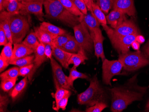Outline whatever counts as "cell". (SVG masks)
<instances>
[{
    "mask_svg": "<svg viewBox=\"0 0 149 112\" xmlns=\"http://www.w3.org/2000/svg\"><path fill=\"white\" fill-rule=\"evenodd\" d=\"M132 80L133 79H131L130 81L125 85L110 89L112 96L111 110L112 112H122L133 102L140 101L143 98L146 88L135 85Z\"/></svg>",
    "mask_w": 149,
    "mask_h": 112,
    "instance_id": "6da1fadb",
    "label": "cell"
},
{
    "mask_svg": "<svg viewBox=\"0 0 149 112\" xmlns=\"http://www.w3.org/2000/svg\"><path fill=\"white\" fill-rule=\"evenodd\" d=\"M43 6L47 18L58 20L72 28L81 22L79 17L68 11L58 0H45Z\"/></svg>",
    "mask_w": 149,
    "mask_h": 112,
    "instance_id": "7a4b0ae2",
    "label": "cell"
},
{
    "mask_svg": "<svg viewBox=\"0 0 149 112\" xmlns=\"http://www.w3.org/2000/svg\"><path fill=\"white\" fill-rule=\"evenodd\" d=\"M105 99L104 90L100 86L97 76L90 80L89 87L84 92L78 94L79 104L92 106L99 102H104Z\"/></svg>",
    "mask_w": 149,
    "mask_h": 112,
    "instance_id": "3957f363",
    "label": "cell"
},
{
    "mask_svg": "<svg viewBox=\"0 0 149 112\" xmlns=\"http://www.w3.org/2000/svg\"><path fill=\"white\" fill-rule=\"evenodd\" d=\"M13 44L21 43L30 31V25L26 16H12L10 21Z\"/></svg>",
    "mask_w": 149,
    "mask_h": 112,
    "instance_id": "277c9868",
    "label": "cell"
},
{
    "mask_svg": "<svg viewBox=\"0 0 149 112\" xmlns=\"http://www.w3.org/2000/svg\"><path fill=\"white\" fill-rule=\"evenodd\" d=\"M118 60L128 71H135L149 64L146 56L139 51L120 54Z\"/></svg>",
    "mask_w": 149,
    "mask_h": 112,
    "instance_id": "5b68a950",
    "label": "cell"
},
{
    "mask_svg": "<svg viewBox=\"0 0 149 112\" xmlns=\"http://www.w3.org/2000/svg\"><path fill=\"white\" fill-rule=\"evenodd\" d=\"M109 39L132 35H139L136 25L132 20H125L115 29H112L107 25L101 24Z\"/></svg>",
    "mask_w": 149,
    "mask_h": 112,
    "instance_id": "8992f818",
    "label": "cell"
},
{
    "mask_svg": "<svg viewBox=\"0 0 149 112\" xmlns=\"http://www.w3.org/2000/svg\"><path fill=\"white\" fill-rule=\"evenodd\" d=\"M74 37L84 50L92 52L93 50V41L88 29L84 22L75 26L73 28Z\"/></svg>",
    "mask_w": 149,
    "mask_h": 112,
    "instance_id": "52a82bcc",
    "label": "cell"
},
{
    "mask_svg": "<svg viewBox=\"0 0 149 112\" xmlns=\"http://www.w3.org/2000/svg\"><path fill=\"white\" fill-rule=\"evenodd\" d=\"M102 62L103 81L104 84L111 86V79L120 74L123 67V64L119 60L109 61L106 58Z\"/></svg>",
    "mask_w": 149,
    "mask_h": 112,
    "instance_id": "ba28073f",
    "label": "cell"
},
{
    "mask_svg": "<svg viewBox=\"0 0 149 112\" xmlns=\"http://www.w3.org/2000/svg\"><path fill=\"white\" fill-rule=\"evenodd\" d=\"M51 61V64L53 74L54 81L56 88L61 87L70 91H74L68 84V77L63 72L61 66L55 61V59L52 58Z\"/></svg>",
    "mask_w": 149,
    "mask_h": 112,
    "instance_id": "9c48e42d",
    "label": "cell"
},
{
    "mask_svg": "<svg viewBox=\"0 0 149 112\" xmlns=\"http://www.w3.org/2000/svg\"><path fill=\"white\" fill-rule=\"evenodd\" d=\"M22 2L23 6L20 12V15L27 16L33 14L36 16L40 21L42 22L44 21L43 17H45V15L43 12V1Z\"/></svg>",
    "mask_w": 149,
    "mask_h": 112,
    "instance_id": "30bf717a",
    "label": "cell"
},
{
    "mask_svg": "<svg viewBox=\"0 0 149 112\" xmlns=\"http://www.w3.org/2000/svg\"><path fill=\"white\" fill-rule=\"evenodd\" d=\"M137 35H129L122 37L111 38L110 41L114 48L120 54H123L129 51L131 44L136 40Z\"/></svg>",
    "mask_w": 149,
    "mask_h": 112,
    "instance_id": "8fae6325",
    "label": "cell"
},
{
    "mask_svg": "<svg viewBox=\"0 0 149 112\" xmlns=\"http://www.w3.org/2000/svg\"><path fill=\"white\" fill-rule=\"evenodd\" d=\"M93 41L95 55L97 58H101L103 61L105 58L103 48V41L104 40V37L102 34L100 28H96L93 32L90 33Z\"/></svg>",
    "mask_w": 149,
    "mask_h": 112,
    "instance_id": "7c38bea8",
    "label": "cell"
},
{
    "mask_svg": "<svg viewBox=\"0 0 149 112\" xmlns=\"http://www.w3.org/2000/svg\"><path fill=\"white\" fill-rule=\"evenodd\" d=\"M34 53L35 54V59L33 61L34 66L30 74L27 76L29 81H31L36 71L40 67L42 64L47 61V58H48L45 55V44L43 43L40 42V44Z\"/></svg>",
    "mask_w": 149,
    "mask_h": 112,
    "instance_id": "4fadbf2b",
    "label": "cell"
},
{
    "mask_svg": "<svg viewBox=\"0 0 149 112\" xmlns=\"http://www.w3.org/2000/svg\"><path fill=\"white\" fill-rule=\"evenodd\" d=\"M113 10H117L124 13L130 16L135 15L134 0H114Z\"/></svg>",
    "mask_w": 149,
    "mask_h": 112,
    "instance_id": "5bb4252c",
    "label": "cell"
},
{
    "mask_svg": "<svg viewBox=\"0 0 149 112\" xmlns=\"http://www.w3.org/2000/svg\"><path fill=\"white\" fill-rule=\"evenodd\" d=\"M107 24L115 29L120 25L126 20V15L124 13L117 10H112L106 17Z\"/></svg>",
    "mask_w": 149,
    "mask_h": 112,
    "instance_id": "9a60e30c",
    "label": "cell"
},
{
    "mask_svg": "<svg viewBox=\"0 0 149 112\" xmlns=\"http://www.w3.org/2000/svg\"><path fill=\"white\" fill-rule=\"evenodd\" d=\"M52 48L53 56L65 69H69L68 62L72 53L66 51L55 46H52Z\"/></svg>",
    "mask_w": 149,
    "mask_h": 112,
    "instance_id": "2e32d148",
    "label": "cell"
},
{
    "mask_svg": "<svg viewBox=\"0 0 149 112\" xmlns=\"http://www.w3.org/2000/svg\"><path fill=\"white\" fill-rule=\"evenodd\" d=\"M33 53L34 51L32 49L27 47L22 42L13 44V54L10 63L31 55Z\"/></svg>",
    "mask_w": 149,
    "mask_h": 112,
    "instance_id": "e0dca14e",
    "label": "cell"
},
{
    "mask_svg": "<svg viewBox=\"0 0 149 112\" xmlns=\"http://www.w3.org/2000/svg\"><path fill=\"white\" fill-rule=\"evenodd\" d=\"M12 16H13L12 15L6 11L1 12L0 26L4 30L9 42L13 43L10 25V21Z\"/></svg>",
    "mask_w": 149,
    "mask_h": 112,
    "instance_id": "ac0fdd59",
    "label": "cell"
},
{
    "mask_svg": "<svg viewBox=\"0 0 149 112\" xmlns=\"http://www.w3.org/2000/svg\"><path fill=\"white\" fill-rule=\"evenodd\" d=\"M39 26L42 29L47 32L54 38L58 36L63 35L67 33L65 30L49 22H42L41 23H40Z\"/></svg>",
    "mask_w": 149,
    "mask_h": 112,
    "instance_id": "d6986e66",
    "label": "cell"
},
{
    "mask_svg": "<svg viewBox=\"0 0 149 112\" xmlns=\"http://www.w3.org/2000/svg\"><path fill=\"white\" fill-rule=\"evenodd\" d=\"M80 18L81 22L82 21L84 22L90 31V33H93L96 28H100V23L94 15L91 13V14L88 13L87 15H83Z\"/></svg>",
    "mask_w": 149,
    "mask_h": 112,
    "instance_id": "ffe728a7",
    "label": "cell"
},
{
    "mask_svg": "<svg viewBox=\"0 0 149 112\" xmlns=\"http://www.w3.org/2000/svg\"><path fill=\"white\" fill-rule=\"evenodd\" d=\"M34 32L40 43L45 45L50 44L52 46L54 38L47 32L42 29L40 26L34 27Z\"/></svg>",
    "mask_w": 149,
    "mask_h": 112,
    "instance_id": "44dd1931",
    "label": "cell"
},
{
    "mask_svg": "<svg viewBox=\"0 0 149 112\" xmlns=\"http://www.w3.org/2000/svg\"><path fill=\"white\" fill-rule=\"evenodd\" d=\"M28 76L24 77V78L20 81L15 86L10 93V96L13 100H15L24 91L28 83Z\"/></svg>",
    "mask_w": 149,
    "mask_h": 112,
    "instance_id": "7402d4cb",
    "label": "cell"
},
{
    "mask_svg": "<svg viewBox=\"0 0 149 112\" xmlns=\"http://www.w3.org/2000/svg\"><path fill=\"white\" fill-rule=\"evenodd\" d=\"M85 51L82 48L77 53L72 54L68 62L69 65L73 64L74 67H77L84 62L85 60H88Z\"/></svg>",
    "mask_w": 149,
    "mask_h": 112,
    "instance_id": "603a6c76",
    "label": "cell"
},
{
    "mask_svg": "<svg viewBox=\"0 0 149 112\" xmlns=\"http://www.w3.org/2000/svg\"><path fill=\"white\" fill-rule=\"evenodd\" d=\"M22 43L26 45L27 47L32 49L34 52L36 50L40 42L35 34V32L32 31L22 41Z\"/></svg>",
    "mask_w": 149,
    "mask_h": 112,
    "instance_id": "cb8c5ba5",
    "label": "cell"
},
{
    "mask_svg": "<svg viewBox=\"0 0 149 112\" xmlns=\"http://www.w3.org/2000/svg\"><path fill=\"white\" fill-rule=\"evenodd\" d=\"M82 47H80L74 36H72L62 49L72 54L77 53Z\"/></svg>",
    "mask_w": 149,
    "mask_h": 112,
    "instance_id": "d4e9b609",
    "label": "cell"
},
{
    "mask_svg": "<svg viewBox=\"0 0 149 112\" xmlns=\"http://www.w3.org/2000/svg\"><path fill=\"white\" fill-rule=\"evenodd\" d=\"M84 79L86 80L89 79V77L88 75L81 73L77 70V67H73L70 70L69 75L68 77V82L70 86L73 88L74 82L78 79Z\"/></svg>",
    "mask_w": 149,
    "mask_h": 112,
    "instance_id": "484cf974",
    "label": "cell"
},
{
    "mask_svg": "<svg viewBox=\"0 0 149 112\" xmlns=\"http://www.w3.org/2000/svg\"><path fill=\"white\" fill-rule=\"evenodd\" d=\"M63 6L73 15L81 17L84 14L71 0H58Z\"/></svg>",
    "mask_w": 149,
    "mask_h": 112,
    "instance_id": "4316f807",
    "label": "cell"
},
{
    "mask_svg": "<svg viewBox=\"0 0 149 112\" xmlns=\"http://www.w3.org/2000/svg\"><path fill=\"white\" fill-rule=\"evenodd\" d=\"M93 8V14L96 17L99 22L101 24L107 25L106 17L104 13L100 9L99 6L96 2H94L92 5Z\"/></svg>",
    "mask_w": 149,
    "mask_h": 112,
    "instance_id": "83f0119b",
    "label": "cell"
},
{
    "mask_svg": "<svg viewBox=\"0 0 149 112\" xmlns=\"http://www.w3.org/2000/svg\"><path fill=\"white\" fill-rule=\"evenodd\" d=\"M22 2L18 1H13L8 4L6 10L13 15H19L21 10L22 9Z\"/></svg>",
    "mask_w": 149,
    "mask_h": 112,
    "instance_id": "f1b7e54d",
    "label": "cell"
},
{
    "mask_svg": "<svg viewBox=\"0 0 149 112\" xmlns=\"http://www.w3.org/2000/svg\"><path fill=\"white\" fill-rule=\"evenodd\" d=\"M19 68L18 67H13L1 73L0 75L1 80L15 79H17L19 76Z\"/></svg>",
    "mask_w": 149,
    "mask_h": 112,
    "instance_id": "f546056e",
    "label": "cell"
},
{
    "mask_svg": "<svg viewBox=\"0 0 149 112\" xmlns=\"http://www.w3.org/2000/svg\"><path fill=\"white\" fill-rule=\"evenodd\" d=\"M72 36L68 33L58 36L53 39L52 46H55L62 49Z\"/></svg>",
    "mask_w": 149,
    "mask_h": 112,
    "instance_id": "4dcf8cb0",
    "label": "cell"
},
{
    "mask_svg": "<svg viewBox=\"0 0 149 112\" xmlns=\"http://www.w3.org/2000/svg\"><path fill=\"white\" fill-rule=\"evenodd\" d=\"M13 43L11 42H9L7 43L2 49L1 51V56L5 61L8 62L10 64L11 59L12 57L13 54Z\"/></svg>",
    "mask_w": 149,
    "mask_h": 112,
    "instance_id": "1f68e13d",
    "label": "cell"
},
{
    "mask_svg": "<svg viewBox=\"0 0 149 112\" xmlns=\"http://www.w3.org/2000/svg\"><path fill=\"white\" fill-rule=\"evenodd\" d=\"M35 56H28L22 58H19L16 61L11 62L10 63V64L11 65H15L21 67L25 66L26 65H30V64L33 63Z\"/></svg>",
    "mask_w": 149,
    "mask_h": 112,
    "instance_id": "d6a6232c",
    "label": "cell"
},
{
    "mask_svg": "<svg viewBox=\"0 0 149 112\" xmlns=\"http://www.w3.org/2000/svg\"><path fill=\"white\" fill-rule=\"evenodd\" d=\"M96 1L104 14H107L113 6L114 0H96Z\"/></svg>",
    "mask_w": 149,
    "mask_h": 112,
    "instance_id": "836d02e7",
    "label": "cell"
},
{
    "mask_svg": "<svg viewBox=\"0 0 149 112\" xmlns=\"http://www.w3.org/2000/svg\"><path fill=\"white\" fill-rule=\"evenodd\" d=\"M17 80V78L1 81V89L5 92L10 91L15 87V84Z\"/></svg>",
    "mask_w": 149,
    "mask_h": 112,
    "instance_id": "e575fe53",
    "label": "cell"
},
{
    "mask_svg": "<svg viewBox=\"0 0 149 112\" xmlns=\"http://www.w3.org/2000/svg\"><path fill=\"white\" fill-rule=\"evenodd\" d=\"M56 93L54 95V98L56 101V106L58 105L59 101L68 93L70 92V90L65 89L61 87H58L56 88Z\"/></svg>",
    "mask_w": 149,
    "mask_h": 112,
    "instance_id": "d590c367",
    "label": "cell"
},
{
    "mask_svg": "<svg viewBox=\"0 0 149 112\" xmlns=\"http://www.w3.org/2000/svg\"><path fill=\"white\" fill-rule=\"evenodd\" d=\"M107 107V105L104 102H99L96 104L86 109V112H101Z\"/></svg>",
    "mask_w": 149,
    "mask_h": 112,
    "instance_id": "8d00e7d4",
    "label": "cell"
},
{
    "mask_svg": "<svg viewBox=\"0 0 149 112\" xmlns=\"http://www.w3.org/2000/svg\"><path fill=\"white\" fill-rule=\"evenodd\" d=\"M71 94H72V93L70 91L68 94H66L62 99L61 100L59 101L58 105L56 106V110L57 111H58L60 109H62L63 110H65L66 109V106L68 103V99L71 96Z\"/></svg>",
    "mask_w": 149,
    "mask_h": 112,
    "instance_id": "74e56055",
    "label": "cell"
},
{
    "mask_svg": "<svg viewBox=\"0 0 149 112\" xmlns=\"http://www.w3.org/2000/svg\"><path fill=\"white\" fill-rule=\"evenodd\" d=\"M10 103L9 97L7 95H2L0 96V112H6L7 107Z\"/></svg>",
    "mask_w": 149,
    "mask_h": 112,
    "instance_id": "f35d334b",
    "label": "cell"
},
{
    "mask_svg": "<svg viewBox=\"0 0 149 112\" xmlns=\"http://www.w3.org/2000/svg\"><path fill=\"white\" fill-rule=\"evenodd\" d=\"M33 66L34 64L33 63L30 65L19 67V76L24 77L28 76L33 68Z\"/></svg>",
    "mask_w": 149,
    "mask_h": 112,
    "instance_id": "ab89813d",
    "label": "cell"
},
{
    "mask_svg": "<svg viewBox=\"0 0 149 112\" xmlns=\"http://www.w3.org/2000/svg\"><path fill=\"white\" fill-rule=\"evenodd\" d=\"M84 15L88 14V8L85 2L81 0H71Z\"/></svg>",
    "mask_w": 149,
    "mask_h": 112,
    "instance_id": "60d3db41",
    "label": "cell"
},
{
    "mask_svg": "<svg viewBox=\"0 0 149 112\" xmlns=\"http://www.w3.org/2000/svg\"><path fill=\"white\" fill-rule=\"evenodd\" d=\"M8 42L9 41L4 30L0 26V45L5 46Z\"/></svg>",
    "mask_w": 149,
    "mask_h": 112,
    "instance_id": "b9f144b4",
    "label": "cell"
},
{
    "mask_svg": "<svg viewBox=\"0 0 149 112\" xmlns=\"http://www.w3.org/2000/svg\"><path fill=\"white\" fill-rule=\"evenodd\" d=\"M45 54L47 57L50 60L52 58V48L50 44H45Z\"/></svg>",
    "mask_w": 149,
    "mask_h": 112,
    "instance_id": "7bdbcfd3",
    "label": "cell"
},
{
    "mask_svg": "<svg viewBox=\"0 0 149 112\" xmlns=\"http://www.w3.org/2000/svg\"><path fill=\"white\" fill-rule=\"evenodd\" d=\"M10 63L5 61L4 58L0 56V72H2L7 67L9 66Z\"/></svg>",
    "mask_w": 149,
    "mask_h": 112,
    "instance_id": "ee69618b",
    "label": "cell"
},
{
    "mask_svg": "<svg viewBox=\"0 0 149 112\" xmlns=\"http://www.w3.org/2000/svg\"><path fill=\"white\" fill-rule=\"evenodd\" d=\"M84 1L85 4H86V6H87L88 10L90 11L93 14L92 5H93V2H94V0H84Z\"/></svg>",
    "mask_w": 149,
    "mask_h": 112,
    "instance_id": "f6af8a7d",
    "label": "cell"
},
{
    "mask_svg": "<svg viewBox=\"0 0 149 112\" xmlns=\"http://www.w3.org/2000/svg\"><path fill=\"white\" fill-rule=\"evenodd\" d=\"M140 44L137 41L135 40L131 44V47L135 51H139L140 48Z\"/></svg>",
    "mask_w": 149,
    "mask_h": 112,
    "instance_id": "bcb514c9",
    "label": "cell"
},
{
    "mask_svg": "<svg viewBox=\"0 0 149 112\" xmlns=\"http://www.w3.org/2000/svg\"><path fill=\"white\" fill-rule=\"evenodd\" d=\"M143 51L146 57H149V41L146 43V45L144 46L143 48Z\"/></svg>",
    "mask_w": 149,
    "mask_h": 112,
    "instance_id": "7dc6e473",
    "label": "cell"
},
{
    "mask_svg": "<svg viewBox=\"0 0 149 112\" xmlns=\"http://www.w3.org/2000/svg\"><path fill=\"white\" fill-rule=\"evenodd\" d=\"M136 41L138 42L140 44L143 43L145 42L144 37L141 35H137L136 38Z\"/></svg>",
    "mask_w": 149,
    "mask_h": 112,
    "instance_id": "c3c4849f",
    "label": "cell"
},
{
    "mask_svg": "<svg viewBox=\"0 0 149 112\" xmlns=\"http://www.w3.org/2000/svg\"><path fill=\"white\" fill-rule=\"evenodd\" d=\"M13 1H18L21 2V0H3V7H4L5 10H6V9L7 6L8 5V4L10 2Z\"/></svg>",
    "mask_w": 149,
    "mask_h": 112,
    "instance_id": "681fc988",
    "label": "cell"
},
{
    "mask_svg": "<svg viewBox=\"0 0 149 112\" xmlns=\"http://www.w3.org/2000/svg\"><path fill=\"white\" fill-rule=\"evenodd\" d=\"M45 0H21V2H37V1H43L44 2Z\"/></svg>",
    "mask_w": 149,
    "mask_h": 112,
    "instance_id": "f907efd6",
    "label": "cell"
},
{
    "mask_svg": "<svg viewBox=\"0 0 149 112\" xmlns=\"http://www.w3.org/2000/svg\"><path fill=\"white\" fill-rule=\"evenodd\" d=\"M3 0H0V12H2L5 11V9L3 7Z\"/></svg>",
    "mask_w": 149,
    "mask_h": 112,
    "instance_id": "816d5d0a",
    "label": "cell"
},
{
    "mask_svg": "<svg viewBox=\"0 0 149 112\" xmlns=\"http://www.w3.org/2000/svg\"><path fill=\"white\" fill-rule=\"evenodd\" d=\"M146 111H149V101H148V103H147V104H146Z\"/></svg>",
    "mask_w": 149,
    "mask_h": 112,
    "instance_id": "f5cc1de1",
    "label": "cell"
},
{
    "mask_svg": "<svg viewBox=\"0 0 149 112\" xmlns=\"http://www.w3.org/2000/svg\"><path fill=\"white\" fill-rule=\"evenodd\" d=\"M81 1H84V0H81Z\"/></svg>",
    "mask_w": 149,
    "mask_h": 112,
    "instance_id": "db71d44e",
    "label": "cell"
},
{
    "mask_svg": "<svg viewBox=\"0 0 149 112\" xmlns=\"http://www.w3.org/2000/svg\"></svg>",
    "mask_w": 149,
    "mask_h": 112,
    "instance_id": "11a10c76",
    "label": "cell"
}]
</instances>
